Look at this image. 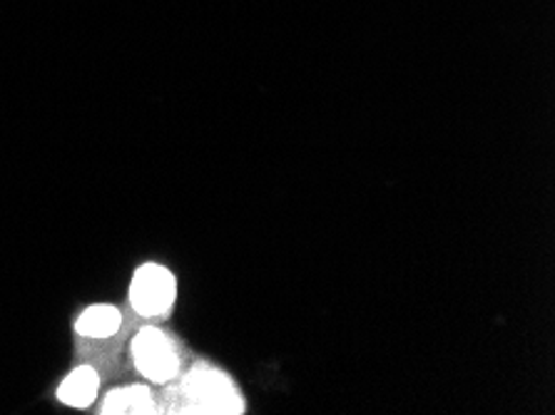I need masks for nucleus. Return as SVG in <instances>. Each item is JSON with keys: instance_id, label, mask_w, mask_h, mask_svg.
I'll return each mask as SVG.
<instances>
[{"instance_id": "obj_1", "label": "nucleus", "mask_w": 555, "mask_h": 415, "mask_svg": "<svg viewBox=\"0 0 555 415\" xmlns=\"http://www.w3.org/2000/svg\"><path fill=\"white\" fill-rule=\"evenodd\" d=\"M175 413H209L237 415L245 411V401L222 371L212 366H195L170 398Z\"/></svg>"}, {"instance_id": "obj_2", "label": "nucleus", "mask_w": 555, "mask_h": 415, "mask_svg": "<svg viewBox=\"0 0 555 415\" xmlns=\"http://www.w3.org/2000/svg\"><path fill=\"white\" fill-rule=\"evenodd\" d=\"M178 284L165 267L145 264L134 271L130 284V303L142 316H163L172 309Z\"/></svg>"}, {"instance_id": "obj_3", "label": "nucleus", "mask_w": 555, "mask_h": 415, "mask_svg": "<svg viewBox=\"0 0 555 415\" xmlns=\"http://www.w3.org/2000/svg\"><path fill=\"white\" fill-rule=\"evenodd\" d=\"M132 355L140 374L155 380V384H165V380H172L180 374V355L170 338L157 328H145L138 334L132 343Z\"/></svg>"}, {"instance_id": "obj_4", "label": "nucleus", "mask_w": 555, "mask_h": 415, "mask_svg": "<svg viewBox=\"0 0 555 415\" xmlns=\"http://www.w3.org/2000/svg\"><path fill=\"white\" fill-rule=\"evenodd\" d=\"M100 388V378L90 366L75 368L70 376H67L61 388H57V398L63 403L73 405V408H88V405L95 401Z\"/></svg>"}, {"instance_id": "obj_5", "label": "nucleus", "mask_w": 555, "mask_h": 415, "mask_svg": "<svg viewBox=\"0 0 555 415\" xmlns=\"http://www.w3.org/2000/svg\"><path fill=\"white\" fill-rule=\"evenodd\" d=\"M155 403L147 388L142 386H128L115 388V391L105 398L103 413L107 415H138V413H153Z\"/></svg>"}, {"instance_id": "obj_6", "label": "nucleus", "mask_w": 555, "mask_h": 415, "mask_svg": "<svg viewBox=\"0 0 555 415\" xmlns=\"http://www.w3.org/2000/svg\"><path fill=\"white\" fill-rule=\"evenodd\" d=\"M120 311L115 307H90L88 311H82V316L78 319V328L80 336H88V338H107L113 336L117 328H120Z\"/></svg>"}]
</instances>
